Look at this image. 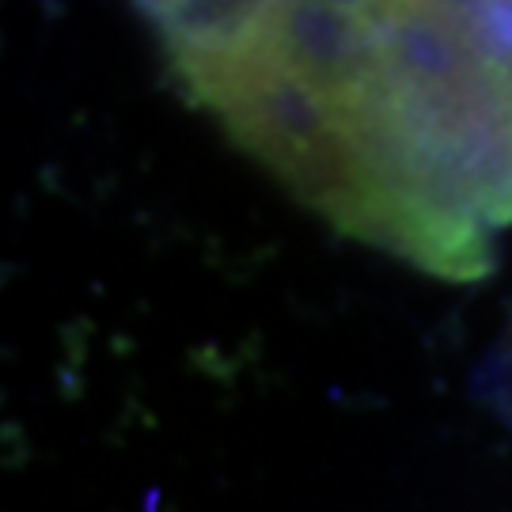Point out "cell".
Wrapping results in <instances>:
<instances>
[{
  "label": "cell",
  "mask_w": 512,
  "mask_h": 512,
  "mask_svg": "<svg viewBox=\"0 0 512 512\" xmlns=\"http://www.w3.org/2000/svg\"><path fill=\"white\" fill-rule=\"evenodd\" d=\"M497 391H501V403L512 410V327L501 342V357H497Z\"/></svg>",
  "instance_id": "2"
},
{
  "label": "cell",
  "mask_w": 512,
  "mask_h": 512,
  "mask_svg": "<svg viewBox=\"0 0 512 512\" xmlns=\"http://www.w3.org/2000/svg\"><path fill=\"white\" fill-rule=\"evenodd\" d=\"M190 103L338 232L440 277L512 224V0H133Z\"/></svg>",
  "instance_id": "1"
}]
</instances>
